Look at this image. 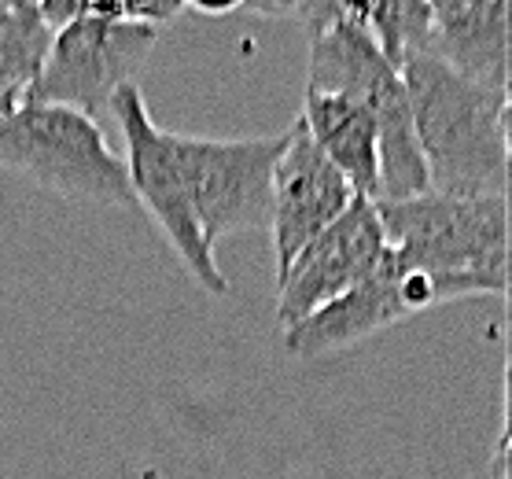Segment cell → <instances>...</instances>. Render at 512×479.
Segmentation results:
<instances>
[{
	"instance_id": "cell-9",
	"label": "cell",
	"mask_w": 512,
	"mask_h": 479,
	"mask_svg": "<svg viewBox=\"0 0 512 479\" xmlns=\"http://www.w3.org/2000/svg\"><path fill=\"white\" fill-rule=\"evenodd\" d=\"M354 188L347 177L317 152L306 126L295 118L288 144L273 170V203H269V233L277 251V277L291 266L314 236H321L350 207Z\"/></svg>"
},
{
	"instance_id": "cell-3",
	"label": "cell",
	"mask_w": 512,
	"mask_h": 479,
	"mask_svg": "<svg viewBox=\"0 0 512 479\" xmlns=\"http://www.w3.org/2000/svg\"><path fill=\"white\" fill-rule=\"evenodd\" d=\"M0 166L67 199L137 207L126 163L111 152L100 122L74 107L19 100L0 122Z\"/></svg>"
},
{
	"instance_id": "cell-7",
	"label": "cell",
	"mask_w": 512,
	"mask_h": 479,
	"mask_svg": "<svg viewBox=\"0 0 512 479\" xmlns=\"http://www.w3.org/2000/svg\"><path fill=\"white\" fill-rule=\"evenodd\" d=\"M439 303H443V295H439L435 281L424 273L402 269L387 247L380 266L365 281L354 284L350 292L336 295L332 303H325L310 317L284 328V347L295 358H325V354L347 351L361 339L376 336V332Z\"/></svg>"
},
{
	"instance_id": "cell-19",
	"label": "cell",
	"mask_w": 512,
	"mask_h": 479,
	"mask_svg": "<svg viewBox=\"0 0 512 479\" xmlns=\"http://www.w3.org/2000/svg\"><path fill=\"white\" fill-rule=\"evenodd\" d=\"M185 4L203 15H229V12H236L244 0H185Z\"/></svg>"
},
{
	"instance_id": "cell-17",
	"label": "cell",
	"mask_w": 512,
	"mask_h": 479,
	"mask_svg": "<svg viewBox=\"0 0 512 479\" xmlns=\"http://www.w3.org/2000/svg\"><path fill=\"white\" fill-rule=\"evenodd\" d=\"M339 19V0H306L303 12H299V23L310 30V34H321Z\"/></svg>"
},
{
	"instance_id": "cell-13",
	"label": "cell",
	"mask_w": 512,
	"mask_h": 479,
	"mask_svg": "<svg viewBox=\"0 0 512 479\" xmlns=\"http://www.w3.org/2000/svg\"><path fill=\"white\" fill-rule=\"evenodd\" d=\"M336 23L361 26L395 67L428 48V0H339Z\"/></svg>"
},
{
	"instance_id": "cell-12",
	"label": "cell",
	"mask_w": 512,
	"mask_h": 479,
	"mask_svg": "<svg viewBox=\"0 0 512 479\" xmlns=\"http://www.w3.org/2000/svg\"><path fill=\"white\" fill-rule=\"evenodd\" d=\"M395 74L398 67L361 26L332 23L328 30L314 34L310 63H306V89H314V93H332L347 96L354 104H369V96Z\"/></svg>"
},
{
	"instance_id": "cell-1",
	"label": "cell",
	"mask_w": 512,
	"mask_h": 479,
	"mask_svg": "<svg viewBox=\"0 0 512 479\" xmlns=\"http://www.w3.org/2000/svg\"><path fill=\"white\" fill-rule=\"evenodd\" d=\"M413 129L428 166V192H509V93L446 67L431 52L402 59Z\"/></svg>"
},
{
	"instance_id": "cell-16",
	"label": "cell",
	"mask_w": 512,
	"mask_h": 479,
	"mask_svg": "<svg viewBox=\"0 0 512 479\" xmlns=\"http://www.w3.org/2000/svg\"><path fill=\"white\" fill-rule=\"evenodd\" d=\"M115 8L118 19L163 30L166 23H174L177 15L185 12V0H115Z\"/></svg>"
},
{
	"instance_id": "cell-14",
	"label": "cell",
	"mask_w": 512,
	"mask_h": 479,
	"mask_svg": "<svg viewBox=\"0 0 512 479\" xmlns=\"http://www.w3.org/2000/svg\"><path fill=\"white\" fill-rule=\"evenodd\" d=\"M52 26L37 8H0V93L26 100L45 67Z\"/></svg>"
},
{
	"instance_id": "cell-5",
	"label": "cell",
	"mask_w": 512,
	"mask_h": 479,
	"mask_svg": "<svg viewBox=\"0 0 512 479\" xmlns=\"http://www.w3.org/2000/svg\"><path fill=\"white\" fill-rule=\"evenodd\" d=\"M284 144L288 129L277 137H240V141L174 133V152L185 166L196 222L210 247H218L222 236L269 229L273 170Z\"/></svg>"
},
{
	"instance_id": "cell-6",
	"label": "cell",
	"mask_w": 512,
	"mask_h": 479,
	"mask_svg": "<svg viewBox=\"0 0 512 479\" xmlns=\"http://www.w3.org/2000/svg\"><path fill=\"white\" fill-rule=\"evenodd\" d=\"M159 30L129 19H74L59 26L48 45L45 67L26 100L63 104L96 118L111 107L122 85H137V74L152 59Z\"/></svg>"
},
{
	"instance_id": "cell-4",
	"label": "cell",
	"mask_w": 512,
	"mask_h": 479,
	"mask_svg": "<svg viewBox=\"0 0 512 479\" xmlns=\"http://www.w3.org/2000/svg\"><path fill=\"white\" fill-rule=\"evenodd\" d=\"M111 111H115L122 133H126V174L137 207H144L152 214V222L163 229V236L181 258V266L188 269V277L203 292L225 295L229 281L222 277L214 247L203 240V229L196 222L185 166L174 152V133L155 126L152 111H148L144 93L137 85H122L111 96Z\"/></svg>"
},
{
	"instance_id": "cell-18",
	"label": "cell",
	"mask_w": 512,
	"mask_h": 479,
	"mask_svg": "<svg viewBox=\"0 0 512 479\" xmlns=\"http://www.w3.org/2000/svg\"><path fill=\"white\" fill-rule=\"evenodd\" d=\"M306 0H244L240 8H247L251 15H262V19H299Z\"/></svg>"
},
{
	"instance_id": "cell-10",
	"label": "cell",
	"mask_w": 512,
	"mask_h": 479,
	"mask_svg": "<svg viewBox=\"0 0 512 479\" xmlns=\"http://www.w3.org/2000/svg\"><path fill=\"white\" fill-rule=\"evenodd\" d=\"M424 52L509 93V0H428Z\"/></svg>"
},
{
	"instance_id": "cell-8",
	"label": "cell",
	"mask_w": 512,
	"mask_h": 479,
	"mask_svg": "<svg viewBox=\"0 0 512 479\" xmlns=\"http://www.w3.org/2000/svg\"><path fill=\"white\" fill-rule=\"evenodd\" d=\"M384 251L387 240L380 218H376V203L354 196L347 211L339 214L325 233L314 236L277 277L280 332L365 281L380 266Z\"/></svg>"
},
{
	"instance_id": "cell-2",
	"label": "cell",
	"mask_w": 512,
	"mask_h": 479,
	"mask_svg": "<svg viewBox=\"0 0 512 479\" xmlns=\"http://www.w3.org/2000/svg\"><path fill=\"white\" fill-rule=\"evenodd\" d=\"M384 240L402 269L435 281L443 303L509 292V199L420 196L376 203Z\"/></svg>"
},
{
	"instance_id": "cell-11",
	"label": "cell",
	"mask_w": 512,
	"mask_h": 479,
	"mask_svg": "<svg viewBox=\"0 0 512 479\" xmlns=\"http://www.w3.org/2000/svg\"><path fill=\"white\" fill-rule=\"evenodd\" d=\"M299 122L306 126L317 152L347 177L354 196L373 199L376 196V122L361 104L347 96L332 93H303V115Z\"/></svg>"
},
{
	"instance_id": "cell-20",
	"label": "cell",
	"mask_w": 512,
	"mask_h": 479,
	"mask_svg": "<svg viewBox=\"0 0 512 479\" xmlns=\"http://www.w3.org/2000/svg\"><path fill=\"white\" fill-rule=\"evenodd\" d=\"M15 107H19V100H15V96H8V93H0V122H4V118L12 115Z\"/></svg>"
},
{
	"instance_id": "cell-15",
	"label": "cell",
	"mask_w": 512,
	"mask_h": 479,
	"mask_svg": "<svg viewBox=\"0 0 512 479\" xmlns=\"http://www.w3.org/2000/svg\"><path fill=\"white\" fill-rule=\"evenodd\" d=\"M37 12L45 15L52 30L74 23V19H118L115 0H37Z\"/></svg>"
},
{
	"instance_id": "cell-21",
	"label": "cell",
	"mask_w": 512,
	"mask_h": 479,
	"mask_svg": "<svg viewBox=\"0 0 512 479\" xmlns=\"http://www.w3.org/2000/svg\"><path fill=\"white\" fill-rule=\"evenodd\" d=\"M0 8H37V0H0Z\"/></svg>"
}]
</instances>
